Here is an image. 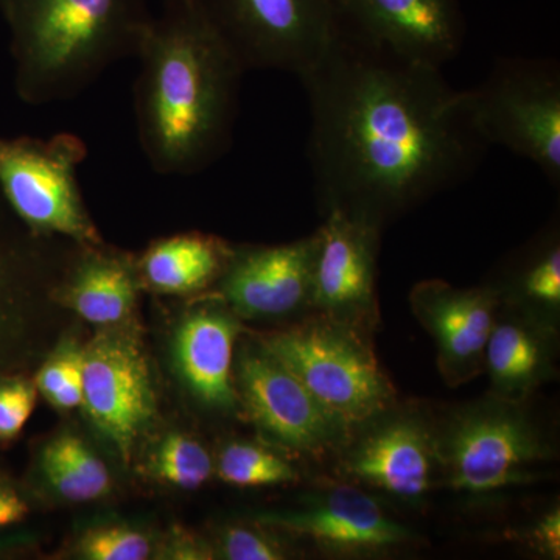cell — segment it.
<instances>
[{
    "label": "cell",
    "mask_w": 560,
    "mask_h": 560,
    "mask_svg": "<svg viewBox=\"0 0 560 560\" xmlns=\"http://www.w3.org/2000/svg\"><path fill=\"white\" fill-rule=\"evenodd\" d=\"M36 390V385L24 381L0 382V440H13L24 429L35 408Z\"/></svg>",
    "instance_id": "obj_28"
},
{
    "label": "cell",
    "mask_w": 560,
    "mask_h": 560,
    "mask_svg": "<svg viewBox=\"0 0 560 560\" xmlns=\"http://www.w3.org/2000/svg\"><path fill=\"white\" fill-rule=\"evenodd\" d=\"M243 70L305 75L346 24L341 0H194Z\"/></svg>",
    "instance_id": "obj_6"
},
{
    "label": "cell",
    "mask_w": 560,
    "mask_h": 560,
    "mask_svg": "<svg viewBox=\"0 0 560 560\" xmlns=\"http://www.w3.org/2000/svg\"><path fill=\"white\" fill-rule=\"evenodd\" d=\"M151 470L167 485L194 490L210 480L215 464L200 441L187 434H172L154 453Z\"/></svg>",
    "instance_id": "obj_24"
},
{
    "label": "cell",
    "mask_w": 560,
    "mask_h": 560,
    "mask_svg": "<svg viewBox=\"0 0 560 560\" xmlns=\"http://www.w3.org/2000/svg\"><path fill=\"white\" fill-rule=\"evenodd\" d=\"M493 283L501 300L555 324L560 311V245L555 230L523 250Z\"/></svg>",
    "instance_id": "obj_21"
},
{
    "label": "cell",
    "mask_w": 560,
    "mask_h": 560,
    "mask_svg": "<svg viewBox=\"0 0 560 560\" xmlns=\"http://www.w3.org/2000/svg\"><path fill=\"white\" fill-rule=\"evenodd\" d=\"M139 143L161 175H195L219 161L234 131L245 70L195 7L164 3L140 50Z\"/></svg>",
    "instance_id": "obj_2"
},
{
    "label": "cell",
    "mask_w": 560,
    "mask_h": 560,
    "mask_svg": "<svg viewBox=\"0 0 560 560\" xmlns=\"http://www.w3.org/2000/svg\"><path fill=\"white\" fill-rule=\"evenodd\" d=\"M221 558L228 560H282L289 550L268 526L231 525L221 530L219 541Z\"/></svg>",
    "instance_id": "obj_27"
},
{
    "label": "cell",
    "mask_w": 560,
    "mask_h": 560,
    "mask_svg": "<svg viewBox=\"0 0 560 560\" xmlns=\"http://www.w3.org/2000/svg\"><path fill=\"white\" fill-rule=\"evenodd\" d=\"M79 248L80 256L58 285V298L94 326H120L130 318L138 302L140 280L136 260L103 249V243Z\"/></svg>",
    "instance_id": "obj_19"
},
{
    "label": "cell",
    "mask_w": 560,
    "mask_h": 560,
    "mask_svg": "<svg viewBox=\"0 0 560 560\" xmlns=\"http://www.w3.org/2000/svg\"><path fill=\"white\" fill-rule=\"evenodd\" d=\"M79 551L91 560H145L150 558L149 537L125 526L92 529L80 540Z\"/></svg>",
    "instance_id": "obj_26"
},
{
    "label": "cell",
    "mask_w": 560,
    "mask_h": 560,
    "mask_svg": "<svg viewBox=\"0 0 560 560\" xmlns=\"http://www.w3.org/2000/svg\"><path fill=\"white\" fill-rule=\"evenodd\" d=\"M346 20L394 54L441 69L463 46L458 0H341Z\"/></svg>",
    "instance_id": "obj_16"
},
{
    "label": "cell",
    "mask_w": 560,
    "mask_h": 560,
    "mask_svg": "<svg viewBox=\"0 0 560 560\" xmlns=\"http://www.w3.org/2000/svg\"><path fill=\"white\" fill-rule=\"evenodd\" d=\"M523 540L529 545L530 550L540 555L541 558H560V510L559 506L551 508L544 515L533 523L528 530L523 533Z\"/></svg>",
    "instance_id": "obj_29"
},
{
    "label": "cell",
    "mask_w": 560,
    "mask_h": 560,
    "mask_svg": "<svg viewBox=\"0 0 560 560\" xmlns=\"http://www.w3.org/2000/svg\"><path fill=\"white\" fill-rule=\"evenodd\" d=\"M14 90L27 105L68 102L138 58L153 24L145 0H0Z\"/></svg>",
    "instance_id": "obj_3"
},
{
    "label": "cell",
    "mask_w": 560,
    "mask_h": 560,
    "mask_svg": "<svg viewBox=\"0 0 560 560\" xmlns=\"http://www.w3.org/2000/svg\"><path fill=\"white\" fill-rule=\"evenodd\" d=\"M467 109L486 145H500L560 183V72L552 61L506 58L477 90Z\"/></svg>",
    "instance_id": "obj_8"
},
{
    "label": "cell",
    "mask_w": 560,
    "mask_h": 560,
    "mask_svg": "<svg viewBox=\"0 0 560 560\" xmlns=\"http://www.w3.org/2000/svg\"><path fill=\"white\" fill-rule=\"evenodd\" d=\"M108 329L83 348L81 405L121 458L130 460L156 416V390L140 342L127 330Z\"/></svg>",
    "instance_id": "obj_12"
},
{
    "label": "cell",
    "mask_w": 560,
    "mask_h": 560,
    "mask_svg": "<svg viewBox=\"0 0 560 560\" xmlns=\"http://www.w3.org/2000/svg\"><path fill=\"white\" fill-rule=\"evenodd\" d=\"M191 2V0H164V3H187Z\"/></svg>",
    "instance_id": "obj_32"
},
{
    "label": "cell",
    "mask_w": 560,
    "mask_h": 560,
    "mask_svg": "<svg viewBox=\"0 0 560 560\" xmlns=\"http://www.w3.org/2000/svg\"><path fill=\"white\" fill-rule=\"evenodd\" d=\"M168 558L172 559H212L210 550L201 541L191 539L189 536H184L172 541V550Z\"/></svg>",
    "instance_id": "obj_31"
},
{
    "label": "cell",
    "mask_w": 560,
    "mask_h": 560,
    "mask_svg": "<svg viewBox=\"0 0 560 560\" xmlns=\"http://www.w3.org/2000/svg\"><path fill=\"white\" fill-rule=\"evenodd\" d=\"M36 389L61 410H73L83 401V348L66 342L46 361L38 377Z\"/></svg>",
    "instance_id": "obj_25"
},
{
    "label": "cell",
    "mask_w": 560,
    "mask_h": 560,
    "mask_svg": "<svg viewBox=\"0 0 560 560\" xmlns=\"http://www.w3.org/2000/svg\"><path fill=\"white\" fill-rule=\"evenodd\" d=\"M335 471L404 506L419 508L441 488L434 416L420 405L393 404L350 430Z\"/></svg>",
    "instance_id": "obj_9"
},
{
    "label": "cell",
    "mask_w": 560,
    "mask_h": 560,
    "mask_svg": "<svg viewBox=\"0 0 560 560\" xmlns=\"http://www.w3.org/2000/svg\"><path fill=\"white\" fill-rule=\"evenodd\" d=\"M86 156V143L70 132L0 136V195L32 234L102 245L77 176Z\"/></svg>",
    "instance_id": "obj_7"
},
{
    "label": "cell",
    "mask_w": 560,
    "mask_h": 560,
    "mask_svg": "<svg viewBox=\"0 0 560 560\" xmlns=\"http://www.w3.org/2000/svg\"><path fill=\"white\" fill-rule=\"evenodd\" d=\"M44 477L62 499L83 503L102 499L110 489L105 463L73 434H61L40 455Z\"/></svg>",
    "instance_id": "obj_22"
},
{
    "label": "cell",
    "mask_w": 560,
    "mask_h": 560,
    "mask_svg": "<svg viewBox=\"0 0 560 560\" xmlns=\"http://www.w3.org/2000/svg\"><path fill=\"white\" fill-rule=\"evenodd\" d=\"M301 81L324 213L342 210L383 228L466 179L488 150L466 92L452 90L441 69L394 54L348 20Z\"/></svg>",
    "instance_id": "obj_1"
},
{
    "label": "cell",
    "mask_w": 560,
    "mask_h": 560,
    "mask_svg": "<svg viewBox=\"0 0 560 560\" xmlns=\"http://www.w3.org/2000/svg\"><path fill=\"white\" fill-rule=\"evenodd\" d=\"M316 234L278 246L232 249L219 296L243 319H280L313 313Z\"/></svg>",
    "instance_id": "obj_15"
},
{
    "label": "cell",
    "mask_w": 560,
    "mask_h": 560,
    "mask_svg": "<svg viewBox=\"0 0 560 560\" xmlns=\"http://www.w3.org/2000/svg\"><path fill=\"white\" fill-rule=\"evenodd\" d=\"M555 324L501 300L485 353L490 394L526 401L555 377Z\"/></svg>",
    "instance_id": "obj_18"
},
{
    "label": "cell",
    "mask_w": 560,
    "mask_h": 560,
    "mask_svg": "<svg viewBox=\"0 0 560 560\" xmlns=\"http://www.w3.org/2000/svg\"><path fill=\"white\" fill-rule=\"evenodd\" d=\"M257 341L350 427L397 401L366 331L312 313L290 329Z\"/></svg>",
    "instance_id": "obj_5"
},
{
    "label": "cell",
    "mask_w": 560,
    "mask_h": 560,
    "mask_svg": "<svg viewBox=\"0 0 560 560\" xmlns=\"http://www.w3.org/2000/svg\"><path fill=\"white\" fill-rule=\"evenodd\" d=\"M500 304V289L493 282L460 289L445 280L427 279L412 287V315L433 338L438 371L451 388L485 372L486 346Z\"/></svg>",
    "instance_id": "obj_14"
},
{
    "label": "cell",
    "mask_w": 560,
    "mask_h": 560,
    "mask_svg": "<svg viewBox=\"0 0 560 560\" xmlns=\"http://www.w3.org/2000/svg\"><path fill=\"white\" fill-rule=\"evenodd\" d=\"M242 326L219 294L180 323L175 357L180 377L202 404L220 411L238 405L234 382L235 342Z\"/></svg>",
    "instance_id": "obj_17"
},
{
    "label": "cell",
    "mask_w": 560,
    "mask_h": 560,
    "mask_svg": "<svg viewBox=\"0 0 560 560\" xmlns=\"http://www.w3.org/2000/svg\"><path fill=\"white\" fill-rule=\"evenodd\" d=\"M238 401L279 448L316 460L335 458L352 427L327 410L259 341L234 361Z\"/></svg>",
    "instance_id": "obj_10"
},
{
    "label": "cell",
    "mask_w": 560,
    "mask_h": 560,
    "mask_svg": "<svg viewBox=\"0 0 560 560\" xmlns=\"http://www.w3.org/2000/svg\"><path fill=\"white\" fill-rule=\"evenodd\" d=\"M217 474L237 488H271L300 480L296 467L285 456L248 441H234L221 448Z\"/></svg>",
    "instance_id": "obj_23"
},
{
    "label": "cell",
    "mask_w": 560,
    "mask_h": 560,
    "mask_svg": "<svg viewBox=\"0 0 560 560\" xmlns=\"http://www.w3.org/2000/svg\"><path fill=\"white\" fill-rule=\"evenodd\" d=\"M27 504L13 490L0 489V528L21 522L27 514Z\"/></svg>",
    "instance_id": "obj_30"
},
{
    "label": "cell",
    "mask_w": 560,
    "mask_h": 560,
    "mask_svg": "<svg viewBox=\"0 0 560 560\" xmlns=\"http://www.w3.org/2000/svg\"><path fill=\"white\" fill-rule=\"evenodd\" d=\"M382 228L342 210L324 213L316 234L312 311L372 334L377 327Z\"/></svg>",
    "instance_id": "obj_13"
},
{
    "label": "cell",
    "mask_w": 560,
    "mask_h": 560,
    "mask_svg": "<svg viewBox=\"0 0 560 560\" xmlns=\"http://www.w3.org/2000/svg\"><path fill=\"white\" fill-rule=\"evenodd\" d=\"M441 488L490 499L530 482L555 458L552 441L528 400L489 394L434 416Z\"/></svg>",
    "instance_id": "obj_4"
},
{
    "label": "cell",
    "mask_w": 560,
    "mask_h": 560,
    "mask_svg": "<svg viewBox=\"0 0 560 560\" xmlns=\"http://www.w3.org/2000/svg\"><path fill=\"white\" fill-rule=\"evenodd\" d=\"M232 246L212 235L189 232L151 243L136 260L140 283L161 294H191L219 283Z\"/></svg>",
    "instance_id": "obj_20"
},
{
    "label": "cell",
    "mask_w": 560,
    "mask_h": 560,
    "mask_svg": "<svg viewBox=\"0 0 560 560\" xmlns=\"http://www.w3.org/2000/svg\"><path fill=\"white\" fill-rule=\"evenodd\" d=\"M254 521L340 558H381L419 541L410 526L383 506L381 497L345 480L318 486L296 510L261 512Z\"/></svg>",
    "instance_id": "obj_11"
}]
</instances>
